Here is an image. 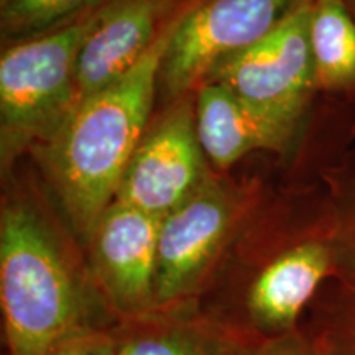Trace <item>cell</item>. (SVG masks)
Segmentation results:
<instances>
[{
  "mask_svg": "<svg viewBox=\"0 0 355 355\" xmlns=\"http://www.w3.org/2000/svg\"><path fill=\"white\" fill-rule=\"evenodd\" d=\"M345 3H347V7H349V10L352 12V15L355 17V0H344Z\"/></svg>",
  "mask_w": 355,
  "mask_h": 355,
  "instance_id": "ac0fdd59",
  "label": "cell"
},
{
  "mask_svg": "<svg viewBox=\"0 0 355 355\" xmlns=\"http://www.w3.org/2000/svg\"><path fill=\"white\" fill-rule=\"evenodd\" d=\"M220 331V329H219ZM219 355H318L304 332L296 331L283 336L237 334L220 331Z\"/></svg>",
  "mask_w": 355,
  "mask_h": 355,
  "instance_id": "9a60e30c",
  "label": "cell"
},
{
  "mask_svg": "<svg viewBox=\"0 0 355 355\" xmlns=\"http://www.w3.org/2000/svg\"><path fill=\"white\" fill-rule=\"evenodd\" d=\"M309 42L316 84L355 81V17L344 0H309Z\"/></svg>",
  "mask_w": 355,
  "mask_h": 355,
  "instance_id": "4fadbf2b",
  "label": "cell"
},
{
  "mask_svg": "<svg viewBox=\"0 0 355 355\" xmlns=\"http://www.w3.org/2000/svg\"><path fill=\"white\" fill-rule=\"evenodd\" d=\"M119 355H219L220 331L196 303L115 319Z\"/></svg>",
  "mask_w": 355,
  "mask_h": 355,
  "instance_id": "7c38bea8",
  "label": "cell"
},
{
  "mask_svg": "<svg viewBox=\"0 0 355 355\" xmlns=\"http://www.w3.org/2000/svg\"><path fill=\"white\" fill-rule=\"evenodd\" d=\"M175 25L135 68L78 102L50 139L33 148L66 224L83 247L117 196L150 125L159 66Z\"/></svg>",
  "mask_w": 355,
  "mask_h": 355,
  "instance_id": "7a4b0ae2",
  "label": "cell"
},
{
  "mask_svg": "<svg viewBox=\"0 0 355 355\" xmlns=\"http://www.w3.org/2000/svg\"><path fill=\"white\" fill-rule=\"evenodd\" d=\"M331 266L332 250L324 239H285L255 207L199 298V311L220 331L288 334L298 329Z\"/></svg>",
  "mask_w": 355,
  "mask_h": 355,
  "instance_id": "3957f363",
  "label": "cell"
},
{
  "mask_svg": "<svg viewBox=\"0 0 355 355\" xmlns=\"http://www.w3.org/2000/svg\"><path fill=\"white\" fill-rule=\"evenodd\" d=\"M207 83L220 84L248 104L296 123L316 83L309 0H301L272 32L219 66Z\"/></svg>",
  "mask_w": 355,
  "mask_h": 355,
  "instance_id": "ba28073f",
  "label": "cell"
},
{
  "mask_svg": "<svg viewBox=\"0 0 355 355\" xmlns=\"http://www.w3.org/2000/svg\"><path fill=\"white\" fill-rule=\"evenodd\" d=\"M191 101L194 99L186 96L171 102L166 112L148 125L114 201L163 219L211 180Z\"/></svg>",
  "mask_w": 355,
  "mask_h": 355,
  "instance_id": "52a82bcc",
  "label": "cell"
},
{
  "mask_svg": "<svg viewBox=\"0 0 355 355\" xmlns=\"http://www.w3.org/2000/svg\"><path fill=\"white\" fill-rule=\"evenodd\" d=\"M301 0H196L168 40L158 91L175 102L196 94L214 71L272 32Z\"/></svg>",
  "mask_w": 355,
  "mask_h": 355,
  "instance_id": "8992f818",
  "label": "cell"
},
{
  "mask_svg": "<svg viewBox=\"0 0 355 355\" xmlns=\"http://www.w3.org/2000/svg\"><path fill=\"white\" fill-rule=\"evenodd\" d=\"M102 3L51 32L3 44L0 56L3 171L26 150L50 139L76 105L78 56Z\"/></svg>",
  "mask_w": 355,
  "mask_h": 355,
  "instance_id": "277c9868",
  "label": "cell"
},
{
  "mask_svg": "<svg viewBox=\"0 0 355 355\" xmlns=\"http://www.w3.org/2000/svg\"><path fill=\"white\" fill-rule=\"evenodd\" d=\"M196 0H107L78 56L76 104L135 68Z\"/></svg>",
  "mask_w": 355,
  "mask_h": 355,
  "instance_id": "30bf717a",
  "label": "cell"
},
{
  "mask_svg": "<svg viewBox=\"0 0 355 355\" xmlns=\"http://www.w3.org/2000/svg\"><path fill=\"white\" fill-rule=\"evenodd\" d=\"M159 227L162 217L114 201L89 234V270L114 319L155 309Z\"/></svg>",
  "mask_w": 355,
  "mask_h": 355,
  "instance_id": "9c48e42d",
  "label": "cell"
},
{
  "mask_svg": "<svg viewBox=\"0 0 355 355\" xmlns=\"http://www.w3.org/2000/svg\"><path fill=\"white\" fill-rule=\"evenodd\" d=\"M318 355H355V343L331 329H322L318 336H306Z\"/></svg>",
  "mask_w": 355,
  "mask_h": 355,
  "instance_id": "e0dca14e",
  "label": "cell"
},
{
  "mask_svg": "<svg viewBox=\"0 0 355 355\" xmlns=\"http://www.w3.org/2000/svg\"><path fill=\"white\" fill-rule=\"evenodd\" d=\"M112 324L76 327L61 337L46 355H119Z\"/></svg>",
  "mask_w": 355,
  "mask_h": 355,
  "instance_id": "2e32d148",
  "label": "cell"
},
{
  "mask_svg": "<svg viewBox=\"0 0 355 355\" xmlns=\"http://www.w3.org/2000/svg\"><path fill=\"white\" fill-rule=\"evenodd\" d=\"M105 0H0L3 44L48 33Z\"/></svg>",
  "mask_w": 355,
  "mask_h": 355,
  "instance_id": "5bb4252c",
  "label": "cell"
},
{
  "mask_svg": "<svg viewBox=\"0 0 355 355\" xmlns=\"http://www.w3.org/2000/svg\"><path fill=\"white\" fill-rule=\"evenodd\" d=\"M194 107L199 141L217 170H227L257 150H282L296 125L248 104L216 83L199 89Z\"/></svg>",
  "mask_w": 355,
  "mask_h": 355,
  "instance_id": "8fae6325",
  "label": "cell"
},
{
  "mask_svg": "<svg viewBox=\"0 0 355 355\" xmlns=\"http://www.w3.org/2000/svg\"><path fill=\"white\" fill-rule=\"evenodd\" d=\"M255 207V193L212 176L188 201L163 217L155 308L198 304Z\"/></svg>",
  "mask_w": 355,
  "mask_h": 355,
  "instance_id": "5b68a950",
  "label": "cell"
},
{
  "mask_svg": "<svg viewBox=\"0 0 355 355\" xmlns=\"http://www.w3.org/2000/svg\"><path fill=\"white\" fill-rule=\"evenodd\" d=\"M76 242L69 225L37 198L3 196L0 309L6 355H46L76 327L115 321Z\"/></svg>",
  "mask_w": 355,
  "mask_h": 355,
  "instance_id": "6da1fadb",
  "label": "cell"
}]
</instances>
